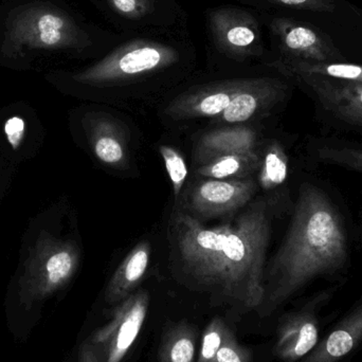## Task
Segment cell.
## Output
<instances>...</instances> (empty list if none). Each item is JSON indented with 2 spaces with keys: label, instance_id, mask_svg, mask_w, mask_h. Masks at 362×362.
<instances>
[{
  "label": "cell",
  "instance_id": "cell-23",
  "mask_svg": "<svg viewBox=\"0 0 362 362\" xmlns=\"http://www.w3.org/2000/svg\"><path fill=\"white\" fill-rule=\"evenodd\" d=\"M231 329L221 319L215 318L204 329L198 362H215L217 352L223 346Z\"/></svg>",
  "mask_w": 362,
  "mask_h": 362
},
{
  "label": "cell",
  "instance_id": "cell-6",
  "mask_svg": "<svg viewBox=\"0 0 362 362\" xmlns=\"http://www.w3.org/2000/svg\"><path fill=\"white\" fill-rule=\"evenodd\" d=\"M150 308V293L138 291L115 306L106 325L81 344L78 362H122L137 340Z\"/></svg>",
  "mask_w": 362,
  "mask_h": 362
},
{
  "label": "cell",
  "instance_id": "cell-5",
  "mask_svg": "<svg viewBox=\"0 0 362 362\" xmlns=\"http://www.w3.org/2000/svg\"><path fill=\"white\" fill-rule=\"evenodd\" d=\"M177 61L175 49L140 38L122 45L95 65L74 74V80L89 86H107L165 69Z\"/></svg>",
  "mask_w": 362,
  "mask_h": 362
},
{
  "label": "cell",
  "instance_id": "cell-7",
  "mask_svg": "<svg viewBox=\"0 0 362 362\" xmlns=\"http://www.w3.org/2000/svg\"><path fill=\"white\" fill-rule=\"evenodd\" d=\"M337 282L317 291L299 308L285 314L276 329L274 356L284 362H299L312 353L322 339L325 325L333 316L323 317L322 313L340 287Z\"/></svg>",
  "mask_w": 362,
  "mask_h": 362
},
{
  "label": "cell",
  "instance_id": "cell-21",
  "mask_svg": "<svg viewBox=\"0 0 362 362\" xmlns=\"http://www.w3.org/2000/svg\"><path fill=\"white\" fill-rule=\"evenodd\" d=\"M289 175V156L279 140H272L262 154L259 183L266 192L276 191L286 183Z\"/></svg>",
  "mask_w": 362,
  "mask_h": 362
},
{
  "label": "cell",
  "instance_id": "cell-12",
  "mask_svg": "<svg viewBox=\"0 0 362 362\" xmlns=\"http://www.w3.org/2000/svg\"><path fill=\"white\" fill-rule=\"evenodd\" d=\"M248 80L235 78L196 87L175 98L165 114L174 121L221 116Z\"/></svg>",
  "mask_w": 362,
  "mask_h": 362
},
{
  "label": "cell",
  "instance_id": "cell-25",
  "mask_svg": "<svg viewBox=\"0 0 362 362\" xmlns=\"http://www.w3.org/2000/svg\"><path fill=\"white\" fill-rule=\"evenodd\" d=\"M112 8L122 17L141 19L154 11L155 0H108Z\"/></svg>",
  "mask_w": 362,
  "mask_h": 362
},
{
  "label": "cell",
  "instance_id": "cell-16",
  "mask_svg": "<svg viewBox=\"0 0 362 362\" xmlns=\"http://www.w3.org/2000/svg\"><path fill=\"white\" fill-rule=\"evenodd\" d=\"M259 137L257 132L248 127H223L204 134L195 148V161L198 165L213 159L233 154L257 152Z\"/></svg>",
  "mask_w": 362,
  "mask_h": 362
},
{
  "label": "cell",
  "instance_id": "cell-3",
  "mask_svg": "<svg viewBox=\"0 0 362 362\" xmlns=\"http://www.w3.org/2000/svg\"><path fill=\"white\" fill-rule=\"evenodd\" d=\"M80 261V248L71 238L48 231L38 234L4 300L6 329L15 341L29 340L47 304L69 285Z\"/></svg>",
  "mask_w": 362,
  "mask_h": 362
},
{
  "label": "cell",
  "instance_id": "cell-14",
  "mask_svg": "<svg viewBox=\"0 0 362 362\" xmlns=\"http://www.w3.org/2000/svg\"><path fill=\"white\" fill-rule=\"evenodd\" d=\"M362 346V298L299 362H344Z\"/></svg>",
  "mask_w": 362,
  "mask_h": 362
},
{
  "label": "cell",
  "instance_id": "cell-26",
  "mask_svg": "<svg viewBox=\"0 0 362 362\" xmlns=\"http://www.w3.org/2000/svg\"><path fill=\"white\" fill-rule=\"evenodd\" d=\"M251 359L252 355L250 351L240 346L231 332L219 348L215 362H251Z\"/></svg>",
  "mask_w": 362,
  "mask_h": 362
},
{
  "label": "cell",
  "instance_id": "cell-4",
  "mask_svg": "<svg viewBox=\"0 0 362 362\" xmlns=\"http://www.w3.org/2000/svg\"><path fill=\"white\" fill-rule=\"evenodd\" d=\"M88 35L65 11L50 2L17 6L6 18L2 50L10 57L33 51L83 49Z\"/></svg>",
  "mask_w": 362,
  "mask_h": 362
},
{
  "label": "cell",
  "instance_id": "cell-9",
  "mask_svg": "<svg viewBox=\"0 0 362 362\" xmlns=\"http://www.w3.org/2000/svg\"><path fill=\"white\" fill-rule=\"evenodd\" d=\"M287 78L312 98L323 120L362 135V84L303 74Z\"/></svg>",
  "mask_w": 362,
  "mask_h": 362
},
{
  "label": "cell",
  "instance_id": "cell-24",
  "mask_svg": "<svg viewBox=\"0 0 362 362\" xmlns=\"http://www.w3.org/2000/svg\"><path fill=\"white\" fill-rule=\"evenodd\" d=\"M161 157L165 161L168 175L173 185L174 195L176 199L180 196L181 189L185 185L187 177V167L182 155L176 148L169 146H161L159 148Z\"/></svg>",
  "mask_w": 362,
  "mask_h": 362
},
{
  "label": "cell",
  "instance_id": "cell-20",
  "mask_svg": "<svg viewBox=\"0 0 362 362\" xmlns=\"http://www.w3.org/2000/svg\"><path fill=\"white\" fill-rule=\"evenodd\" d=\"M261 163L259 152L227 155L199 165L197 174L211 180H245L259 172Z\"/></svg>",
  "mask_w": 362,
  "mask_h": 362
},
{
  "label": "cell",
  "instance_id": "cell-15",
  "mask_svg": "<svg viewBox=\"0 0 362 362\" xmlns=\"http://www.w3.org/2000/svg\"><path fill=\"white\" fill-rule=\"evenodd\" d=\"M84 124L95 158L108 167L124 168L129 161V148L121 125L103 115L87 117Z\"/></svg>",
  "mask_w": 362,
  "mask_h": 362
},
{
  "label": "cell",
  "instance_id": "cell-2",
  "mask_svg": "<svg viewBox=\"0 0 362 362\" xmlns=\"http://www.w3.org/2000/svg\"><path fill=\"white\" fill-rule=\"evenodd\" d=\"M351 265L346 216L320 182L304 181L280 248L265 272L261 313L269 316L316 280L340 282Z\"/></svg>",
  "mask_w": 362,
  "mask_h": 362
},
{
  "label": "cell",
  "instance_id": "cell-11",
  "mask_svg": "<svg viewBox=\"0 0 362 362\" xmlns=\"http://www.w3.org/2000/svg\"><path fill=\"white\" fill-rule=\"evenodd\" d=\"M257 191L253 180H211L200 181L192 189L187 204L194 214L204 218L223 216L244 208Z\"/></svg>",
  "mask_w": 362,
  "mask_h": 362
},
{
  "label": "cell",
  "instance_id": "cell-19",
  "mask_svg": "<svg viewBox=\"0 0 362 362\" xmlns=\"http://www.w3.org/2000/svg\"><path fill=\"white\" fill-rule=\"evenodd\" d=\"M269 66L285 76L303 74V76H320L329 80L362 84V64L352 63V62L308 64L304 62L283 61V59H276L272 62Z\"/></svg>",
  "mask_w": 362,
  "mask_h": 362
},
{
  "label": "cell",
  "instance_id": "cell-22",
  "mask_svg": "<svg viewBox=\"0 0 362 362\" xmlns=\"http://www.w3.org/2000/svg\"><path fill=\"white\" fill-rule=\"evenodd\" d=\"M195 352V331L180 323L165 332L159 349V362H194Z\"/></svg>",
  "mask_w": 362,
  "mask_h": 362
},
{
  "label": "cell",
  "instance_id": "cell-1",
  "mask_svg": "<svg viewBox=\"0 0 362 362\" xmlns=\"http://www.w3.org/2000/svg\"><path fill=\"white\" fill-rule=\"evenodd\" d=\"M282 198L261 197L231 223L215 228L204 227L189 213H174L170 227L183 274L232 303L259 308L272 221Z\"/></svg>",
  "mask_w": 362,
  "mask_h": 362
},
{
  "label": "cell",
  "instance_id": "cell-8",
  "mask_svg": "<svg viewBox=\"0 0 362 362\" xmlns=\"http://www.w3.org/2000/svg\"><path fill=\"white\" fill-rule=\"evenodd\" d=\"M270 32L278 50V59L308 64L350 62L336 40L313 23L291 17L276 16Z\"/></svg>",
  "mask_w": 362,
  "mask_h": 362
},
{
  "label": "cell",
  "instance_id": "cell-13",
  "mask_svg": "<svg viewBox=\"0 0 362 362\" xmlns=\"http://www.w3.org/2000/svg\"><path fill=\"white\" fill-rule=\"evenodd\" d=\"M293 81L282 78H249L246 86L233 98L227 110L218 116L221 122L238 124L246 122L259 112L270 110L288 97Z\"/></svg>",
  "mask_w": 362,
  "mask_h": 362
},
{
  "label": "cell",
  "instance_id": "cell-17",
  "mask_svg": "<svg viewBox=\"0 0 362 362\" xmlns=\"http://www.w3.org/2000/svg\"><path fill=\"white\" fill-rule=\"evenodd\" d=\"M151 244L148 240L138 243L108 283L105 293L106 303L117 305L135 291L136 287L146 276L150 265Z\"/></svg>",
  "mask_w": 362,
  "mask_h": 362
},
{
  "label": "cell",
  "instance_id": "cell-10",
  "mask_svg": "<svg viewBox=\"0 0 362 362\" xmlns=\"http://www.w3.org/2000/svg\"><path fill=\"white\" fill-rule=\"evenodd\" d=\"M210 28L215 46L227 57L245 59L263 54L259 23L249 13L235 8L213 11Z\"/></svg>",
  "mask_w": 362,
  "mask_h": 362
},
{
  "label": "cell",
  "instance_id": "cell-18",
  "mask_svg": "<svg viewBox=\"0 0 362 362\" xmlns=\"http://www.w3.org/2000/svg\"><path fill=\"white\" fill-rule=\"evenodd\" d=\"M310 157L317 165L342 168L362 174V144L341 138L317 137L310 141Z\"/></svg>",
  "mask_w": 362,
  "mask_h": 362
}]
</instances>
